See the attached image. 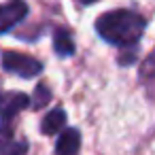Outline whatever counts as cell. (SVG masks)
Listing matches in <instances>:
<instances>
[{"label":"cell","instance_id":"8","mask_svg":"<svg viewBox=\"0 0 155 155\" xmlns=\"http://www.w3.org/2000/svg\"><path fill=\"white\" fill-rule=\"evenodd\" d=\"M74 41H72V34L66 30V28H55L53 30V51L60 55V58H70L74 55Z\"/></svg>","mask_w":155,"mask_h":155},{"label":"cell","instance_id":"10","mask_svg":"<svg viewBox=\"0 0 155 155\" xmlns=\"http://www.w3.org/2000/svg\"><path fill=\"white\" fill-rule=\"evenodd\" d=\"M49 102H51V89H49L45 83H41V85L34 89V96L30 98V106H32L34 110H38V108H45Z\"/></svg>","mask_w":155,"mask_h":155},{"label":"cell","instance_id":"11","mask_svg":"<svg viewBox=\"0 0 155 155\" xmlns=\"http://www.w3.org/2000/svg\"><path fill=\"white\" fill-rule=\"evenodd\" d=\"M136 55H138V45H132V47H123L119 58H117V64L119 66H132L136 62Z\"/></svg>","mask_w":155,"mask_h":155},{"label":"cell","instance_id":"9","mask_svg":"<svg viewBox=\"0 0 155 155\" xmlns=\"http://www.w3.org/2000/svg\"><path fill=\"white\" fill-rule=\"evenodd\" d=\"M28 153V140H15L11 138H0V155H26Z\"/></svg>","mask_w":155,"mask_h":155},{"label":"cell","instance_id":"1","mask_svg":"<svg viewBox=\"0 0 155 155\" xmlns=\"http://www.w3.org/2000/svg\"><path fill=\"white\" fill-rule=\"evenodd\" d=\"M144 30H147V17L134 9H113L96 19L98 36L104 43L119 49L138 45Z\"/></svg>","mask_w":155,"mask_h":155},{"label":"cell","instance_id":"6","mask_svg":"<svg viewBox=\"0 0 155 155\" xmlns=\"http://www.w3.org/2000/svg\"><path fill=\"white\" fill-rule=\"evenodd\" d=\"M81 151V132L77 127H66L58 136L55 155H79Z\"/></svg>","mask_w":155,"mask_h":155},{"label":"cell","instance_id":"12","mask_svg":"<svg viewBox=\"0 0 155 155\" xmlns=\"http://www.w3.org/2000/svg\"><path fill=\"white\" fill-rule=\"evenodd\" d=\"M79 5H83V7H89V5H94V2H98V0H77Z\"/></svg>","mask_w":155,"mask_h":155},{"label":"cell","instance_id":"2","mask_svg":"<svg viewBox=\"0 0 155 155\" xmlns=\"http://www.w3.org/2000/svg\"><path fill=\"white\" fill-rule=\"evenodd\" d=\"M30 106L26 94H0V138H11L17 115Z\"/></svg>","mask_w":155,"mask_h":155},{"label":"cell","instance_id":"5","mask_svg":"<svg viewBox=\"0 0 155 155\" xmlns=\"http://www.w3.org/2000/svg\"><path fill=\"white\" fill-rule=\"evenodd\" d=\"M138 83L142 85L147 98L155 102V49L142 60L138 68Z\"/></svg>","mask_w":155,"mask_h":155},{"label":"cell","instance_id":"7","mask_svg":"<svg viewBox=\"0 0 155 155\" xmlns=\"http://www.w3.org/2000/svg\"><path fill=\"white\" fill-rule=\"evenodd\" d=\"M66 121H68L66 110L60 108V106H55V108H51V110L43 117V121H41V132H43L45 136H53V134H58V132H62V130L66 127Z\"/></svg>","mask_w":155,"mask_h":155},{"label":"cell","instance_id":"4","mask_svg":"<svg viewBox=\"0 0 155 155\" xmlns=\"http://www.w3.org/2000/svg\"><path fill=\"white\" fill-rule=\"evenodd\" d=\"M28 13L30 9L26 0H9V2L0 5V34H7L17 24H21L28 17Z\"/></svg>","mask_w":155,"mask_h":155},{"label":"cell","instance_id":"3","mask_svg":"<svg viewBox=\"0 0 155 155\" xmlns=\"http://www.w3.org/2000/svg\"><path fill=\"white\" fill-rule=\"evenodd\" d=\"M2 70L11 72V74H17V77H24V79H34L43 72V62L32 58V55H26V53H17V51H5L2 53Z\"/></svg>","mask_w":155,"mask_h":155}]
</instances>
